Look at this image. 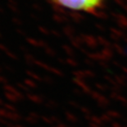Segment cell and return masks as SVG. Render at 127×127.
I'll use <instances>...</instances> for the list:
<instances>
[{
    "mask_svg": "<svg viewBox=\"0 0 127 127\" xmlns=\"http://www.w3.org/2000/svg\"><path fill=\"white\" fill-rule=\"evenodd\" d=\"M59 6L66 8L92 12L101 6L102 0H53Z\"/></svg>",
    "mask_w": 127,
    "mask_h": 127,
    "instance_id": "1",
    "label": "cell"
}]
</instances>
